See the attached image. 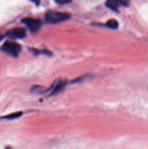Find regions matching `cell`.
I'll list each match as a JSON object with an SVG mask.
<instances>
[{
	"label": "cell",
	"instance_id": "2",
	"mask_svg": "<svg viewBox=\"0 0 148 149\" xmlns=\"http://www.w3.org/2000/svg\"><path fill=\"white\" fill-rule=\"evenodd\" d=\"M1 49L5 53L13 57H17L21 52V47L19 44L12 41H7L1 47Z\"/></svg>",
	"mask_w": 148,
	"mask_h": 149
},
{
	"label": "cell",
	"instance_id": "10",
	"mask_svg": "<svg viewBox=\"0 0 148 149\" xmlns=\"http://www.w3.org/2000/svg\"><path fill=\"white\" fill-rule=\"evenodd\" d=\"M72 0H55V2L58 4H65L70 3Z\"/></svg>",
	"mask_w": 148,
	"mask_h": 149
},
{
	"label": "cell",
	"instance_id": "12",
	"mask_svg": "<svg viewBox=\"0 0 148 149\" xmlns=\"http://www.w3.org/2000/svg\"><path fill=\"white\" fill-rule=\"evenodd\" d=\"M5 149H13V148H12L11 146H7V147H6Z\"/></svg>",
	"mask_w": 148,
	"mask_h": 149
},
{
	"label": "cell",
	"instance_id": "7",
	"mask_svg": "<svg viewBox=\"0 0 148 149\" xmlns=\"http://www.w3.org/2000/svg\"><path fill=\"white\" fill-rule=\"evenodd\" d=\"M106 25H107V27L111 28V29H117L118 27V23L115 19H110V20H109L106 23Z\"/></svg>",
	"mask_w": 148,
	"mask_h": 149
},
{
	"label": "cell",
	"instance_id": "5",
	"mask_svg": "<svg viewBox=\"0 0 148 149\" xmlns=\"http://www.w3.org/2000/svg\"><path fill=\"white\" fill-rule=\"evenodd\" d=\"M26 30L23 28H15L12 29L8 33V36L11 39H23L26 36Z\"/></svg>",
	"mask_w": 148,
	"mask_h": 149
},
{
	"label": "cell",
	"instance_id": "3",
	"mask_svg": "<svg viewBox=\"0 0 148 149\" xmlns=\"http://www.w3.org/2000/svg\"><path fill=\"white\" fill-rule=\"evenodd\" d=\"M23 23H25L28 27L32 32H36L40 29L41 26V20L32 17H26L23 20Z\"/></svg>",
	"mask_w": 148,
	"mask_h": 149
},
{
	"label": "cell",
	"instance_id": "8",
	"mask_svg": "<svg viewBox=\"0 0 148 149\" xmlns=\"http://www.w3.org/2000/svg\"><path fill=\"white\" fill-rule=\"evenodd\" d=\"M23 114L22 112H16V113H11V114H9L7 116H4V119H16V118H18L20 116H21V115Z\"/></svg>",
	"mask_w": 148,
	"mask_h": 149
},
{
	"label": "cell",
	"instance_id": "11",
	"mask_svg": "<svg viewBox=\"0 0 148 149\" xmlns=\"http://www.w3.org/2000/svg\"><path fill=\"white\" fill-rule=\"evenodd\" d=\"M30 1H33V2H34L36 5L39 4V3H40V0H30Z\"/></svg>",
	"mask_w": 148,
	"mask_h": 149
},
{
	"label": "cell",
	"instance_id": "1",
	"mask_svg": "<svg viewBox=\"0 0 148 149\" xmlns=\"http://www.w3.org/2000/svg\"><path fill=\"white\" fill-rule=\"evenodd\" d=\"M70 15L65 13L49 10L45 14V20L49 23H58L70 18Z\"/></svg>",
	"mask_w": 148,
	"mask_h": 149
},
{
	"label": "cell",
	"instance_id": "9",
	"mask_svg": "<svg viewBox=\"0 0 148 149\" xmlns=\"http://www.w3.org/2000/svg\"><path fill=\"white\" fill-rule=\"evenodd\" d=\"M32 90H33V92H35V93H42L43 92L45 91V89L42 86H34L32 88Z\"/></svg>",
	"mask_w": 148,
	"mask_h": 149
},
{
	"label": "cell",
	"instance_id": "4",
	"mask_svg": "<svg viewBox=\"0 0 148 149\" xmlns=\"http://www.w3.org/2000/svg\"><path fill=\"white\" fill-rule=\"evenodd\" d=\"M130 0H107L106 6L111 10H118L120 7H128Z\"/></svg>",
	"mask_w": 148,
	"mask_h": 149
},
{
	"label": "cell",
	"instance_id": "6",
	"mask_svg": "<svg viewBox=\"0 0 148 149\" xmlns=\"http://www.w3.org/2000/svg\"><path fill=\"white\" fill-rule=\"evenodd\" d=\"M66 81L63 79H57L53 83L50 88L51 95H55L60 92L65 87Z\"/></svg>",
	"mask_w": 148,
	"mask_h": 149
}]
</instances>
